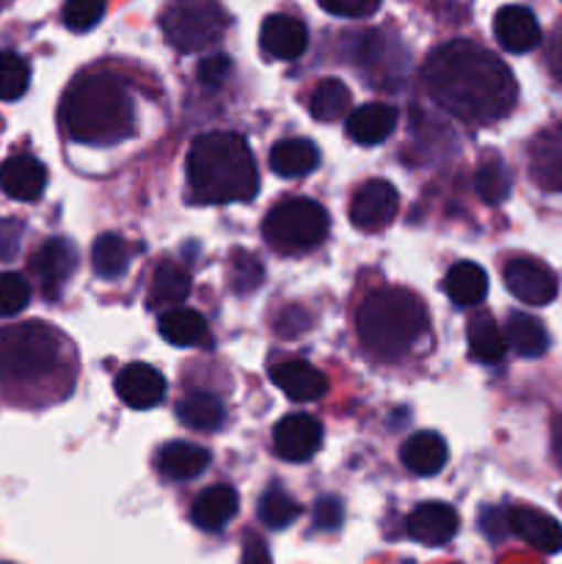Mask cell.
<instances>
[{
    "label": "cell",
    "instance_id": "cell-1",
    "mask_svg": "<svg viewBox=\"0 0 562 564\" xmlns=\"http://www.w3.org/2000/svg\"><path fill=\"white\" fill-rule=\"evenodd\" d=\"M422 80L430 99L472 124L505 119L518 99V86L505 61L483 44L455 39L428 55Z\"/></svg>",
    "mask_w": 562,
    "mask_h": 564
},
{
    "label": "cell",
    "instance_id": "cell-2",
    "mask_svg": "<svg viewBox=\"0 0 562 564\" xmlns=\"http://www.w3.org/2000/svg\"><path fill=\"white\" fill-rule=\"evenodd\" d=\"M187 191L196 204L251 202L259 191V171L246 138L235 132H204L187 149Z\"/></svg>",
    "mask_w": 562,
    "mask_h": 564
},
{
    "label": "cell",
    "instance_id": "cell-3",
    "mask_svg": "<svg viewBox=\"0 0 562 564\" xmlns=\"http://www.w3.org/2000/svg\"><path fill=\"white\" fill-rule=\"evenodd\" d=\"M61 121L72 141L88 147H114L132 135L136 110L119 77L91 72L66 88L61 99Z\"/></svg>",
    "mask_w": 562,
    "mask_h": 564
},
{
    "label": "cell",
    "instance_id": "cell-4",
    "mask_svg": "<svg viewBox=\"0 0 562 564\" xmlns=\"http://www.w3.org/2000/svg\"><path fill=\"white\" fill-rule=\"evenodd\" d=\"M356 330L367 352L380 361H397L428 334V312L411 292L378 290L358 306Z\"/></svg>",
    "mask_w": 562,
    "mask_h": 564
},
{
    "label": "cell",
    "instance_id": "cell-5",
    "mask_svg": "<svg viewBox=\"0 0 562 564\" xmlns=\"http://www.w3.org/2000/svg\"><path fill=\"white\" fill-rule=\"evenodd\" d=\"M61 336L47 323L0 328V383H33L58 367Z\"/></svg>",
    "mask_w": 562,
    "mask_h": 564
},
{
    "label": "cell",
    "instance_id": "cell-6",
    "mask_svg": "<svg viewBox=\"0 0 562 564\" xmlns=\"http://www.w3.org/2000/svg\"><path fill=\"white\" fill-rule=\"evenodd\" d=\"M160 28L180 53H202L224 36L229 17L218 0H169Z\"/></svg>",
    "mask_w": 562,
    "mask_h": 564
},
{
    "label": "cell",
    "instance_id": "cell-7",
    "mask_svg": "<svg viewBox=\"0 0 562 564\" xmlns=\"http://www.w3.org/2000/svg\"><path fill=\"white\" fill-rule=\"evenodd\" d=\"M328 213L312 198H290L264 218V240L279 253H303L317 248L328 235Z\"/></svg>",
    "mask_w": 562,
    "mask_h": 564
},
{
    "label": "cell",
    "instance_id": "cell-8",
    "mask_svg": "<svg viewBox=\"0 0 562 564\" xmlns=\"http://www.w3.org/2000/svg\"><path fill=\"white\" fill-rule=\"evenodd\" d=\"M77 268V251L64 237H50L47 242L39 246V251L31 259V273L36 275L39 290L47 301H58L64 292L66 281L72 279Z\"/></svg>",
    "mask_w": 562,
    "mask_h": 564
},
{
    "label": "cell",
    "instance_id": "cell-9",
    "mask_svg": "<svg viewBox=\"0 0 562 564\" xmlns=\"http://www.w3.org/2000/svg\"><path fill=\"white\" fill-rule=\"evenodd\" d=\"M397 207H400L397 187L386 180H369L353 196L350 220L361 231H380L397 218Z\"/></svg>",
    "mask_w": 562,
    "mask_h": 564
},
{
    "label": "cell",
    "instance_id": "cell-10",
    "mask_svg": "<svg viewBox=\"0 0 562 564\" xmlns=\"http://www.w3.org/2000/svg\"><path fill=\"white\" fill-rule=\"evenodd\" d=\"M505 284L512 295L529 306H549L556 297V275L538 259H510L505 264Z\"/></svg>",
    "mask_w": 562,
    "mask_h": 564
},
{
    "label": "cell",
    "instance_id": "cell-11",
    "mask_svg": "<svg viewBox=\"0 0 562 564\" xmlns=\"http://www.w3.org/2000/svg\"><path fill=\"white\" fill-rule=\"evenodd\" d=\"M273 446L275 455L284 457L287 463H303L317 455V449L323 446V427L314 416L292 413L275 424Z\"/></svg>",
    "mask_w": 562,
    "mask_h": 564
},
{
    "label": "cell",
    "instance_id": "cell-12",
    "mask_svg": "<svg viewBox=\"0 0 562 564\" xmlns=\"http://www.w3.org/2000/svg\"><path fill=\"white\" fill-rule=\"evenodd\" d=\"M116 397L125 402L132 411H149V408L160 405L165 397V378L149 364H127L119 375H116Z\"/></svg>",
    "mask_w": 562,
    "mask_h": 564
},
{
    "label": "cell",
    "instance_id": "cell-13",
    "mask_svg": "<svg viewBox=\"0 0 562 564\" xmlns=\"http://www.w3.org/2000/svg\"><path fill=\"white\" fill-rule=\"evenodd\" d=\"M494 36L507 53H529L540 44V22L527 6H501L494 17Z\"/></svg>",
    "mask_w": 562,
    "mask_h": 564
},
{
    "label": "cell",
    "instance_id": "cell-14",
    "mask_svg": "<svg viewBox=\"0 0 562 564\" xmlns=\"http://www.w3.org/2000/svg\"><path fill=\"white\" fill-rule=\"evenodd\" d=\"M461 527V518L444 501H428V505H419L417 510L408 516V534H411L417 543L435 549V545H446L457 534Z\"/></svg>",
    "mask_w": 562,
    "mask_h": 564
},
{
    "label": "cell",
    "instance_id": "cell-15",
    "mask_svg": "<svg viewBox=\"0 0 562 564\" xmlns=\"http://www.w3.org/2000/svg\"><path fill=\"white\" fill-rule=\"evenodd\" d=\"M507 529L543 554H560L562 551V527L534 507H512L507 512Z\"/></svg>",
    "mask_w": 562,
    "mask_h": 564
},
{
    "label": "cell",
    "instance_id": "cell-16",
    "mask_svg": "<svg viewBox=\"0 0 562 564\" xmlns=\"http://www.w3.org/2000/svg\"><path fill=\"white\" fill-rule=\"evenodd\" d=\"M259 42H262V50L270 55V58L295 61L306 53L309 31L298 17L270 14L268 20L262 22Z\"/></svg>",
    "mask_w": 562,
    "mask_h": 564
},
{
    "label": "cell",
    "instance_id": "cell-17",
    "mask_svg": "<svg viewBox=\"0 0 562 564\" xmlns=\"http://www.w3.org/2000/svg\"><path fill=\"white\" fill-rule=\"evenodd\" d=\"M529 174L543 191H562V121L540 132L529 147Z\"/></svg>",
    "mask_w": 562,
    "mask_h": 564
},
{
    "label": "cell",
    "instance_id": "cell-18",
    "mask_svg": "<svg viewBox=\"0 0 562 564\" xmlns=\"http://www.w3.org/2000/svg\"><path fill=\"white\" fill-rule=\"evenodd\" d=\"M47 187V171L31 154H14L0 165V191L14 202H36Z\"/></svg>",
    "mask_w": 562,
    "mask_h": 564
},
{
    "label": "cell",
    "instance_id": "cell-19",
    "mask_svg": "<svg viewBox=\"0 0 562 564\" xmlns=\"http://www.w3.org/2000/svg\"><path fill=\"white\" fill-rule=\"evenodd\" d=\"M270 380L290 397L292 402H314L328 391V380L320 369H314L309 361H281L270 369Z\"/></svg>",
    "mask_w": 562,
    "mask_h": 564
},
{
    "label": "cell",
    "instance_id": "cell-20",
    "mask_svg": "<svg viewBox=\"0 0 562 564\" xmlns=\"http://www.w3.org/2000/svg\"><path fill=\"white\" fill-rule=\"evenodd\" d=\"M395 127H397V110L383 102L361 105V108H356L345 119L347 138L361 143V147H378V143H383L386 138L395 132Z\"/></svg>",
    "mask_w": 562,
    "mask_h": 564
},
{
    "label": "cell",
    "instance_id": "cell-21",
    "mask_svg": "<svg viewBox=\"0 0 562 564\" xmlns=\"http://www.w3.org/2000/svg\"><path fill=\"white\" fill-rule=\"evenodd\" d=\"M237 507H240V499H237L235 488L213 485V488L202 490L196 496L191 507V518L202 532H220L237 516Z\"/></svg>",
    "mask_w": 562,
    "mask_h": 564
},
{
    "label": "cell",
    "instance_id": "cell-22",
    "mask_svg": "<svg viewBox=\"0 0 562 564\" xmlns=\"http://www.w3.org/2000/svg\"><path fill=\"white\" fill-rule=\"evenodd\" d=\"M209 452L204 446L187 444V441H174L165 444L158 452V471L160 477L171 479V482H185V479H196L198 474L207 471Z\"/></svg>",
    "mask_w": 562,
    "mask_h": 564
},
{
    "label": "cell",
    "instance_id": "cell-23",
    "mask_svg": "<svg viewBox=\"0 0 562 564\" xmlns=\"http://www.w3.org/2000/svg\"><path fill=\"white\" fill-rule=\"evenodd\" d=\"M400 457L402 466L411 474H417V477H433V474H439L441 468L446 466L450 452H446V441L441 438L439 433L424 430V433L411 435V438L402 444Z\"/></svg>",
    "mask_w": 562,
    "mask_h": 564
},
{
    "label": "cell",
    "instance_id": "cell-24",
    "mask_svg": "<svg viewBox=\"0 0 562 564\" xmlns=\"http://www.w3.org/2000/svg\"><path fill=\"white\" fill-rule=\"evenodd\" d=\"M317 147L312 141H306V138H284L270 152V169L279 176H287V180L309 174V171L317 169Z\"/></svg>",
    "mask_w": 562,
    "mask_h": 564
},
{
    "label": "cell",
    "instance_id": "cell-25",
    "mask_svg": "<svg viewBox=\"0 0 562 564\" xmlns=\"http://www.w3.org/2000/svg\"><path fill=\"white\" fill-rule=\"evenodd\" d=\"M468 356L479 364H499L507 352V336L501 334L490 314H477L468 319Z\"/></svg>",
    "mask_w": 562,
    "mask_h": 564
},
{
    "label": "cell",
    "instance_id": "cell-26",
    "mask_svg": "<svg viewBox=\"0 0 562 564\" xmlns=\"http://www.w3.org/2000/svg\"><path fill=\"white\" fill-rule=\"evenodd\" d=\"M444 292L455 306H477L488 292V275L479 264L457 262L452 264L444 279Z\"/></svg>",
    "mask_w": 562,
    "mask_h": 564
},
{
    "label": "cell",
    "instance_id": "cell-27",
    "mask_svg": "<svg viewBox=\"0 0 562 564\" xmlns=\"http://www.w3.org/2000/svg\"><path fill=\"white\" fill-rule=\"evenodd\" d=\"M158 330L169 345L193 347L207 339V319L198 312H193V308L174 306L165 314H160Z\"/></svg>",
    "mask_w": 562,
    "mask_h": 564
},
{
    "label": "cell",
    "instance_id": "cell-28",
    "mask_svg": "<svg viewBox=\"0 0 562 564\" xmlns=\"http://www.w3.org/2000/svg\"><path fill=\"white\" fill-rule=\"evenodd\" d=\"M176 419L185 427L209 433V430H218L224 424V402L209 391H191L176 402Z\"/></svg>",
    "mask_w": 562,
    "mask_h": 564
},
{
    "label": "cell",
    "instance_id": "cell-29",
    "mask_svg": "<svg viewBox=\"0 0 562 564\" xmlns=\"http://www.w3.org/2000/svg\"><path fill=\"white\" fill-rule=\"evenodd\" d=\"M191 292V275L174 262H163L158 264L152 275V284H149V295L147 303L149 308H174L176 303H182Z\"/></svg>",
    "mask_w": 562,
    "mask_h": 564
},
{
    "label": "cell",
    "instance_id": "cell-30",
    "mask_svg": "<svg viewBox=\"0 0 562 564\" xmlns=\"http://www.w3.org/2000/svg\"><path fill=\"white\" fill-rule=\"evenodd\" d=\"M507 347L518 352L521 358H538L543 356L549 347V334H545L543 323L523 312H512L507 317Z\"/></svg>",
    "mask_w": 562,
    "mask_h": 564
},
{
    "label": "cell",
    "instance_id": "cell-31",
    "mask_svg": "<svg viewBox=\"0 0 562 564\" xmlns=\"http://www.w3.org/2000/svg\"><path fill=\"white\" fill-rule=\"evenodd\" d=\"M91 268L99 279L116 281L127 273L130 268V246L125 237L119 235H102L97 237L91 248Z\"/></svg>",
    "mask_w": 562,
    "mask_h": 564
},
{
    "label": "cell",
    "instance_id": "cell-32",
    "mask_svg": "<svg viewBox=\"0 0 562 564\" xmlns=\"http://www.w3.org/2000/svg\"><path fill=\"white\" fill-rule=\"evenodd\" d=\"M309 110L317 121H339L350 110V88L336 77L320 80L309 97Z\"/></svg>",
    "mask_w": 562,
    "mask_h": 564
},
{
    "label": "cell",
    "instance_id": "cell-33",
    "mask_svg": "<svg viewBox=\"0 0 562 564\" xmlns=\"http://www.w3.org/2000/svg\"><path fill=\"white\" fill-rule=\"evenodd\" d=\"M510 185H512L510 171H507V165L501 163V158L490 154V158H485L483 163H479L474 187H477L479 198H483L485 204L496 207V204L505 202V198L510 196Z\"/></svg>",
    "mask_w": 562,
    "mask_h": 564
},
{
    "label": "cell",
    "instance_id": "cell-34",
    "mask_svg": "<svg viewBox=\"0 0 562 564\" xmlns=\"http://www.w3.org/2000/svg\"><path fill=\"white\" fill-rule=\"evenodd\" d=\"M257 512H259V521H262L268 529H287L290 523L298 521L301 507H298V501L292 499L287 490L270 488L264 490V496L259 499Z\"/></svg>",
    "mask_w": 562,
    "mask_h": 564
},
{
    "label": "cell",
    "instance_id": "cell-35",
    "mask_svg": "<svg viewBox=\"0 0 562 564\" xmlns=\"http://www.w3.org/2000/svg\"><path fill=\"white\" fill-rule=\"evenodd\" d=\"M31 83V66L14 50H3L0 53V99L3 102H14L28 91Z\"/></svg>",
    "mask_w": 562,
    "mask_h": 564
},
{
    "label": "cell",
    "instance_id": "cell-36",
    "mask_svg": "<svg viewBox=\"0 0 562 564\" xmlns=\"http://www.w3.org/2000/svg\"><path fill=\"white\" fill-rule=\"evenodd\" d=\"M105 9H108V0H66L61 17L69 31L86 33L102 20Z\"/></svg>",
    "mask_w": 562,
    "mask_h": 564
},
{
    "label": "cell",
    "instance_id": "cell-37",
    "mask_svg": "<svg viewBox=\"0 0 562 564\" xmlns=\"http://www.w3.org/2000/svg\"><path fill=\"white\" fill-rule=\"evenodd\" d=\"M264 279L262 262H259L253 253L248 251H235L231 253V290L248 295V292L257 290Z\"/></svg>",
    "mask_w": 562,
    "mask_h": 564
},
{
    "label": "cell",
    "instance_id": "cell-38",
    "mask_svg": "<svg viewBox=\"0 0 562 564\" xmlns=\"http://www.w3.org/2000/svg\"><path fill=\"white\" fill-rule=\"evenodd\" d=\"M31 301V286L20 273H0V317H14Z\"/></svg>",
    "mask_w": 562,
    "mask_h": 564
},
{
    "label": "cell",
    "instance_id": "cell-39",
    "mask_svg": "<svg viewBox=\"0 0 562 564\" xmlns=\"http://www.w3.org/2000/svg\"><path fill=\"white\" fill-rule=\"evenodd\" d=\"M320 9L328 11L334 17H350V20H361V17H372L378 11L380 0H317Z\"/></svg>",
    "mask_w": 562,
    "mask_h": 564
},
{
    "label": "cell",
    "instance_id": "cell-40",
    "mask_svg": "<svg viewBox=\"0 0 562 564\" xmlns=\"http://www.w3.org/2000/svg\"><path fill=\"white\" fill-rule=\"evenodd\" d=\"M229 69H231L229 55H224V53L209 55V58H204L202 64H198V83L207 88L220 86V83L226 80V75H229Z\"/></svg>",
    "mask_w": 562,
    "mask_h": 564
},
{
    "label": "cell",
    "instance_id": "cell-41",
    "mask_svg": "<svg viewBox=\"0 0 562 564\" xmlns=\"http://www.w3.org/2000/svg\"><path fill=\"white\" fill-rule=\"evenodd\" d=\"M342 518H345V510H342L339 499H334V496L317 499V505H314V527L334 532V529L342 527Z\"/></svg>",
    "mask_w": 562,
    "mask_h": 564
},
{
    "label": "cell",
    "instance_id": "cell-42",
    "mask_svg": "<svg viewBox=\"0 0 562 564\" xmlns=\"http://www.w3.org/2000/svg\"><path fill=\"white\" fill-rule=\"evenodd\" d=\"M20 237H22V224L14 218L0 220V262H11L20 251Z\"/></svg>",
    "mask_w": 562,
    "mask_h": 564
},
{
    "label": "cell",
    "instance_id": "cell-43",
    "mask_svg": "<svg viewBox=\"0 0 562 564\" xmlns=\"http://www.w3.org/2000/svg\"><path fill=\"white\" fill-rule=\"evenodd\" d=\"M240 564H273L264 540H259L257 534H248L246 545H242V562Z\"/></svg>",
    "mask_w": 562,
    "mask_h": 564
},
{
    "label": "cell",
    "instance_id": "cell-44",
    "mask_svg": "<svg viewBox=\"0 0 562 564\" xmlns=\"http://www.w3.org/2000/svg\"><path fill=\"white\" fill-rule=\"evenodd\" d=\"M549 69L554 75V80L562 86V28L554 33L549 44Z\"/></svg>",
    "mask_w": 562,
    "mask_h": 564
},
{
    "label": "cell",
    "instance_id": "cell-45",
    "mask_svg": "<svg viewBox=\"0 0 562 564\" xmlns=\"http://www.w3.org/2000/svg\"><path fill=\"white\" fill-rule=\"evenodd\" d=\"M554 449H556V455L562 457V419H560V424H556V430H554Z\"/></svg>",
    "mask_w": 562,
    "mask_h": 564
}]
</instances>
